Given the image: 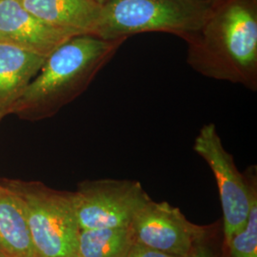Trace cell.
Here are the masks:
<instances>
[{"mask_svg": "<svg viewBox=\"0 0 257 257\" xmlns=\"http://www.w3.org/2000/svg\"><path fill=\"white\" fill-rule=\"evenodd\" d=\"M187 63L214 80L257 90V0H221L186 37Z\"/></svg>", "mask_w": 257, "mask_h": 257, "instance_id": "obj_1", "label": "cell"}, {"mask_svg": "<svg viewBox=\"0 0 257 257\" xmlns=\"http://www.w3.org/2000/svg\"><path fill=\"white\" fill-rule=\"evenodd\" d=\"M125 42L91 35L72 37L47 56L11 114L31 121L55 115L87 90Z\"/></svg>", "mask_w": 257, "mask_h": 257, "instance_id": "obj_2", "label": "cell"}, {"mask_svg": "<svg viewBox=\"0 0 257 257\" xmlns=\"http://www.w3.org/2000/svg\"><path fill=\"white\" fill-rule=\"evenodd\" d=\"M213 6L206 0H110L102 5L95 37L127 40L158 32L184 40L202 27Z\"/></svg>", "mask_w": 257, "mask_h": 257, "instance_id": "obj_3", "label": "cell"}, {"mask_svg": "<svg viewBox=\"0 0 257 257\" xmlns=\"http://www.w3.org/2000/svg\"><path fill=\"white\" fill-rule=\"evenodd\" d=\"M18 195L37 257H78L80 228L73 194L37 181L4 180Z\"/></svg>", "mask_w": 257, "mask_h": 257, "instance_id": "obj_4", "label": "cell"}, {"mask_svg": "<svg viewBox=\"0 0 257 257\" xmlns=\"http://www.w3.org/2000/svg\"><path fill=\"white\" fill-rule=\"evenodd\" d=\"M193 151L205 160L218 187L223 212L225 243L242 230L248 220L252 197L256 194L255 180L241 174L233 156L223 146L216 126L205 124L194 139Z\"/></svg>", "mask_w": 257, "mask_h": 257, "instance_id": "obj_5", "label": "cell"}, {"mask_svg": "<svg viewBox=\"0 0 257 257\" xmlns=\"http://www.w3.org/2000/svg\"><path fill=\"white\" fill-rule=\"evenodd\" d=\"M72 194L80 230L128 228L150 199L140 182L128 179L86 180Z\"/></svg>", "mask_w": 257, "mask_h": 257, "instance_id": "obj_6", "label": "cell"}, {"mask_svg": "<svg viewBox=\"0 0 257 257\" xmlns=\"http://www.w3.org/2000/svg\"><path fill=\"white\" fill-rule=\"evenodd\" d=\"M130 229L135 242L177 256L190 257L204 244L206 229L188 220L178 208L148 199Z\"/></svg>", "mask_w": 257, "mask_h": 257, "instance_id": "obj_7", "label": "cell"}, {"mask_svg": "<svg viewBox=\"0 0 257 257\" xmlns=\"http://www.w3.org/2000/svg\"><path fill=\"white\" fill-rule=\"evenodd\" d=\"M74 37L37 18L19 0H0V42L47 57Z\"/></svg>", "mask_w": 257, "mask_h": 257, "instance_id": "obj_8", "label": "cell"}, {"mask_svg": "<svg viewBox=\"0 0 257 257\" xmlns=\"http://www.w3.org/2000/svg\"><path fill=\"white\" fill-rule=\"evenodd\" d=\"M24 8L74 36H95L102 5L95 0H19Z\"/></svg>", "mask_w": 257, "mask_h": 257, "instance_id": "obj_9", "label": "cell"}, {"mask_svg": "<svg viewBox=\"0 0 257 257\" xmlns=\"http://www.w3.org/2000/svg\"><path fill=\"white\" fill-rule=\"evenodd\" d=\"M45 59L0 42V121L11 114L14 105L36 77Z\"/></svg>", "mask_w": 257, "mask_h": 257, "instance_id": "obj_10", "label": "cell"}, {"mask_svg": "<svg viewBox=\"0 0 257 257\" xmlns=\"http://www.w3.org/2000/svg\"><path fill=\"white\" fill-rule=\"evenodd\" d=\"M0 251L8 257H37L18 195L0 184Z\"/></svg>", "mask_w": 257, "mask_h": 257, "instance_id": "obj_11", "label": "cell"}, {"mask_svg": "<svg viewBox=\"0 0 257 257\" xmlns=\"http://www.w3.org/2000/svg\"><path fill=\"white\" fill-rule=\"evenodd\" d=\"M135 243L128 228L82 230L78 237V257H127Z\"/></svg>", "mask_w": 257, "mask_h": 257, "instance_id": "obj_12", "label": "cell"}, {"mask_svg": "<svg viewBox=\"0 0 257 257\" xmlns=\"http://www.w3.org/2000/svg\"><path fill=\"white\" fill-rule=\"evenodd\" d=\"M230 257H257V194L250 202L245 227L227 244Z\"/></svg>", "mask_w": 257, "mask_h": 257, "instance_id": "obj_13", "label": "cell"}, {"mask_svg": "<svg viewBox=\"0 0 257 257\" xmlns=\"http://www.w3.org/2000/svg\"><path fill=\"white\" fill-rule=\"evenodd\" d=\"M127 257H181L166 253L155 248H149L138 242H135L128 251Z\"/></svg>", "mask_w": 257, "mask_h": 257, "instance_id": "obj_14", "label": "cell"}, {"mask_svg": "<svg viewBox=\"0 0 257 257\" xmlns=\"http://www.w3.org/2000/svg\"><path fill=\"white\" fill-rule=\"evenodd\" d=\"M190 257H215L214 253L210 247H208L205 243L197 248L194 253Z\"/></svg>", "mask_w": 257, "mask_h": 257, "instance_id": "obj_15", "label": "cell"}, {"mask_svg": "<svg viewBox=\"0 0 257 257\" xmlns=\"http://www.w3.org/2000/svg\"><path fill=\"white\" fill-rule=\"evenodd\" d=\"M97 3H99L100 5H104V4H106L107 2H109L110 0H95Z\"/></svg>", "mask_w": 257, "mask_h": 257, "instance_id": "obj_16", "label": "cell"}, {"mask_svg": "<svg viewBox=\"0 0 257 257\" xmlns=\"http://www.w3.org/2000/svg\"><path fill=\"white\" fill-rule=\"evenodd\" d=\"M206 1H209V2H211V4L215 5L216 3H218V2H219V1H221V0H206Z\"/></svg>", "mask_w": 257, "mask_h": 257, "instance_id": "obj_17", "label": "cell"}, {"mask_svg": "<svg viewBox=\"0 0 257 257\" xmlns=\"http://www.w3.org/2000/svg\"><path fill=\"white\" fill-rule=\"evenodd\" d=\"M0 257H8V256H7V255H5V254H4V253H2V252H1V251H0Z\"/></svg>", "mask_w": 257, "mask_h": 257, "instance_id": "obj_18", "label": "cell"}]
</instances>
